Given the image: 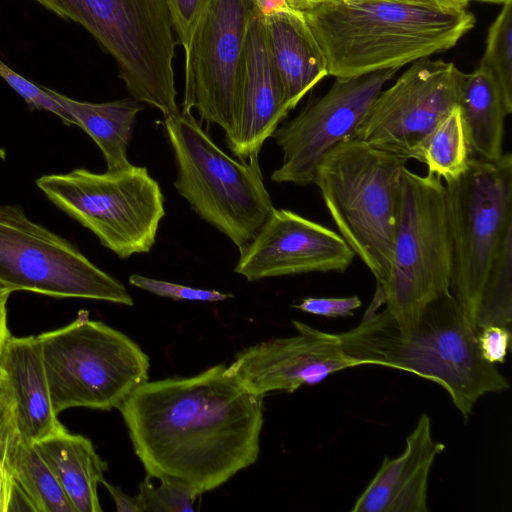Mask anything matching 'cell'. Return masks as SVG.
Here are the masks:
<instances>
[{
	"mask_svg": "<svg viewBox=\"0 0 512 512\" xmlns=\"http://www.w3.org/2000/svg\"><path fill=\"white\" fill-rule=\"evenodd\" d=\"M118 410L147 476L200 496L260 453L263 397L228 374L225 364L191 377L147 380Z\"/></svg>",
	"mask_w": 512,
	"mask_h": 512,
	"instance_id": "1",
	"label": "cell"
},
{
	"mask_svg": "<svg viewBox=\"0 0 512 512\" xmlns=\"http://www.w3.org/2000/svg\"><path fill=\"white\" fill-rule=\"evenodd\" d=\"M382 306L375 292L361 322L337 334L345 353L362 365L397 369L438 384L464 419L482 396L509 389L497 366L481 357L479 331L450 291L428 304L406 330Z\"/></svg>",
	"mask_w": 512,
	"mask_h": 512,
	"instance_id": "2",
	"label": "cell"
},
{
	"mask_svg": "<svg viewBox=\"0 0 512 512\" xmlns=\"http://www.w3.org/2000/svg\"><path fill=\"white\" fill-rule=\"evenodd\" d=\"M302 14L336 78L399 69L444 52L476 22L467 9L389 0H322Z\"/></svg>",
	"mask_w": 512,
	"mask_h": 512,
	"instance_id": "3",
	"label": "cell"
},
{
	"mask_svg": "<svg viewBox=\"0 0 512 512\" xmlns=\"http://www.w3.org/2000/svg\"><path fill=\"white\" fill-rule=\"evenodd\" d=\"M406 162L354 139L316 168L314 183L339 234L381 287L389 277Z\"/></svg>",
	"mask_w": 512,
	"mask_h": 512,
	"instance_id": "4",
	"label": "cell"
},
{
	"mask_svg": "<svg viewBox=\"0 0 512 512\" xmlns=\"http://www.w3.org/2000/svg\"><path fill=\"white\" fill-rule=\"evenodd\" d=\"M177 167L174 187L203 220L243 249L274 206L258 156L236 160L226 154L191 112L164 118Z\"/></svg>",
	"mask_w": 512,
	"mask_h": 512,
	"instance_id": "5",
	"label": "cell"
},
{
	"mask_svg": "<svg viewBox=\"0 0 512 512\" xmlns=\"http://www.w3.org/2000/svg\"><path fill=\"white\" fill-rule=\"evenodd\" d=\"M36 337L57 415L73 407L119 409L148 380V355L122 332L91 320L86 310L67 326Z\"/></svg>",
	"mask_w": 512,
	"mask_h": 512,
	"instance_id": "6",
	"label": "cell"
},
{
	"mask_svg": "<svg viewBox=\"0 0 512 512\" xmlns=\"http://www.w3.org/2000/svg\"><path fill=\"white\" fill-rule=\"evenodd\" d=\"M443 183L452 243L449 290L475 328L489 274L512 234V155L472 157L462 175Z\"/></svg>",
	"mask_w": 512,
	"mask_h": 512,
	"instance_id": "7",
	"label": "cell"
},
{
	"mask_svg": "<svg viewBox=\"0 0 512 512\" xmlns=\"http://www.w3.org/2000/svg\"><path fill=\"white\" fill-rule=\"evenodd\" d=\"M451 270L444 183L405 167L389 277L376 285L400 329L413 326L428 304L450 291Z\"/></svg>",
	"mask_w": 512,
	"mask_h": 512,
	"instance_id": "8",
	"label": "cell"
},
{
	"mask_svg": "<svg viewBox=\"0 0 512 512\" xmlns=\"http://www.w3.org/2000/svg\"><path fill=\"white\" fill-rule=\"evenodd\" d=\"M36 185L122 259L147 253L155 244L165 199L145 167L131 164L104 173L77 168L41 176Z\"/></svg>",
	"mask_w": 512,
	"mask_h": 512,
	"instance_id": "9",
	"label": "cell"
},
{
	"mask_svg": "<svg viewBox=\"0 0 512 512\" xmlns=\"http://www.w3.org/2000/svg\"><path fill=\"white\" fill-rule=\"evenodd\" d=\"M0 279L15 291L134 305L121 282L18 205L0 204Z\"/></svg>",
	"mask_w": 512,
	"mask_h": 512,
	"instance_id": "10",
	"label": "cell"
},
{
	"mask_svg": "<svg viewBox=\"0 0 512 512\" xmlns=\"http://www.w3.org/2000/svg\"><path fill=\"white\" fill-rule=\"evenodd\" d=\"M398 68L336 78L321 97L310 101L272 137L281 148V165L271 175L276 183H314L323 157L340 143L359 139L371 107Z\"/></svg>",
	"mask_w": 512,
	"mask_h": 512,
	"instance_id": "11",
	"label": "cell"
},
{
	"mask_svg": "<svg viewBox=\"0 0 512 512\" xmlns=\"http://www.w3.org/2000/svg\"><path fill=\"white\" fill-rule=\"evenodd\" d=\"M465 73L452 62L422 58L376 97L360 135L372 148L421 162L438 123L456 106Z\"/></svg>",
	"mask_w": 512,
	"mask_h": 512,
	"instance_id": "12",
	"label": "cell"
},
{
	"mask_svg": "<svg viewBox=\"0 0 512 512\" xmlns=\"http://www.w3.org/2000/svg\"><path fill=\"white\" fill-rule=\"evenodd\" d=\"M260 14L255 0H210L185 56L182 112L196 109L201 120L232 128L237 76L246 36Z\"/></svg>",
	"mask_w": 512,
	"mask_h": 512,
	"instance_id": "13",
	"label": "cell"
},
{
	"mask_svg": "<svg viewBox=\"0 0 512 512\" xmlns=\"http://www.w3.org/2000/svg\"><path fill=\"white\" fill-rule=\"evenodd\" d=\"M296 334L273 338L237 353L228 374L255 395L292 393L316 385L328 376L362 364L345 353L337 334L293 320Z\"/></svg>",
	"mask_w": 512,
	"mask_h": 512,
	"instance_id": "14",
	"label": "cell"
},
{
	"mask_svg": "<svg viewBox=\"0 0 512 512\" xmlns=\"http://www.w3.org/2000/svg\"><path fill=\"white\" fill-rule=\"evenodd\" d=\"M239 252L234 272L248 281L310 272L343 273L355 257L339 233L275 207Z\"/></svg>",
	"mask_w": 512,
	"mask_h": 512,
	"instance_id": "15",
	"label": "cell"
},
{
	"mask_svg": "<svg viewBox=\"0 0 512 512\" xmlns=\"http://www.w3.org/2000/svg\"><path fill=\"white\" fill-rule=\"evenodd\" d=\"M290 111L259 14L248 30L239 64L233 124L225 134L229 149L239 160L258 156Z\"/></svg>",
	"mask_w": 512,
	"mask_h": 512,
	"instance_id": "16",
	"label": "cell"
},
{
	"mask_svg": "<svg viewBox=\"0 0 512 512\" xmlns=\"http://www.w3.org/2000/svg\"><path fill=\"white\" fill-rule=\"evenodd\" d=\"M445 445L434 440L431 421L422 414L407 436L403 452L386 456L354 503L353 512H427L428 479Z\"/></svg>",
	"mask_w": 512,
	"mask_h": 512,
	"instance_id": "17",
	"label": "cell"
},
{
	"mask_svg": "<svg viewBox=\"0 0 512 512\" xmlns=\"http://www.w3.org/2000/svg\"><path fill=\"white\" fill-rule=\"evenodd\" d=\"M0 373L13 400L19 436L35 443L63 426L53 409L36 336L8 335L0 346Z\"/></svg>",
	"mask_w": 512,
	"mask_h": 512,
	"instance_id": "18",
	"label": "cell"
},
{
	"mask_svg": "<svg viewBox=\"0 0 512 512\" xmlns=\"http://www.w3.org/2000/svg\"><path fill=\"white\" fill-rule=\"evenodd\" d=\"M263 17L269 47L292 110L329 75L326 58L302 12L284 9Z\"/></svg>",
	"mask_w": 512,
	"mask_h": 512,
	"instance_id": "19",
	"label": "cell"
},
{
	"mask_svg": "<svg viewBox=\"0 0 512 512\" xmlns=\"http://www.w3.org/2000/svg\"><path fill=\"white\" fill-rule=\"evenodd\" d=\"M49 466L76 512H101L97 488L108 469L92 442L64 427L33 443Z\"/></svg>",
	"mask_w": 512,
	"mask_h": 512,
	"instance_id": "20",
	"label": "cell"
},
{
	"mask_svg": "<svg viewBox=\"0 0 512 512\" xmlns=\"http://www.w3.org/2000/svg\"><path fill=\"white\" fill-rule=\"evenodd\" d=\"M471 157L496 161L503 155L508 112L500 88L484 66L465 74L458 101Z\"/></svg>",
	"mask_w": 512,
	"mask_h": 512,
	"instance_id": "21",
	"label": "cell"
},
{
	"mask_svg": "<svg viewBox=\"0 0 512 512\" xmlns=\"http://www.w3.org/2000/svg\"><path fill=\"white\" fill-rule=\"evenodd\" d=\"M100 148L108 171L125 168L131 163L127 147L132 139L137 113L142 109L134 98L105 103L78 101L45 88Z\"/></svg>",
	"mask_w": 512,
	"mask_h": 512,
	"instance_id": "22",
	"label": "cell"
},
{
	"mask_svg": "<svg viewBox=\"0 0 512 512\" xmlns=\"http://www.w3.org/2000/svg\"><path fill=\"white\" fill-rule=\"evenodd\" d=\"M12 470L15 482L32 501L36 512H76L33 443L21 437L15 447Z\"/></svg>",
	"mask_w": 512,
	"mask_h": 512,
	"instance_id": "23",
	"label": "cell"
},
{
	"mask_svg": "<svg viewBox=\"0 0 512 512\" xmlns=\"http://www.w3.org/2000/svg\"><path fill=\"white\" fill-rule=\"evenodd\" d=\"M471 154L459 107H454L434 128L421 154L428 174L444 182L458 178L466 170Z\"/></svg>",
	"mask_w": 512,
	"mask_h": 512,
	"instance_id": "24",
	"label": "cell"
},
{
	"mask_svg": "<svg viewBox=\"0 0 512 512\" xmlns=\"http://www.w3.org/2000/svg\"><path fill=\"white\" fill-rule=\"evenodd\" d=\"M19 437L12 396L0 373V512H36L13 476V456Z\"/></svg>",
	"mask_w": 512,
	"mask_h": 512,
	"instance_id": "25",
	"label": "cell"
},
{
	"mask_svg": "<svg viewBox=\"0 0 512 512\" xmlns=\"http://www.w3.org/2000/svg\"><path fill=\"white\" fill-rule=\"evenodd\" d=\"M512 321V234L509 235L492 267L480 301L475 328Z\"/></svg>",
	"mask_w": 512,
	"mask_h": 512,
	"instance_id": "26",
	"label": "cell"
},
{
	"mask_svg": "<svg viewBox=\"0 0 512 512\" xmlns=\"http://www.w3.org/2000/svg\"><path fill=\"white\" fill-rule=\"evenodd\" d=\"M480 65L495 78L508 112H512V0H506L489 27Z\"/></svg>",
	"mask_w": 512,
	"mask_h": 512,
	"instance_id": "27",
	"label": "cell"
},
{
	"mask_svg": "<svg viewBox=\"0 0 512 512\" xmlns=\"http://www.w3.org/2000/svg\"><path fill=\"white\" fill-rule=\"evenodd\" d=\"M137 495L143 512H191L194 510L195 500L200 496L184 486L166 480H160V485L155 487L149 476L139 484Z\"/></svg>",
	"mask_w": 512,
	"mask_h": 512,
	"instance_id": "28",
	"label": "cell"
},
{
	"mask_svg": "<svg viewBox=\"0 0 512 512\" xmlns=\"http://www.w3.org/2000/svg\"><path fill=\"white\" fill-rule=\"evenodd\" d=\"M129 283L142 290L148 291L160 297L173 300L218 302L233 297L231 293H223L217 290L194 288L159 279L149 278L139 274H132Z\"/></svg>",
	"mask_w": 512,
	"mask_h": 512,
	"instance_id": "29",
	"label": "cell"
},
{
	"mask_svg": "<svg viewBox=\"0 0 512 512\" xmlns=\"http://www.w3.org/2000/svg\"><path fill=\"white\" fill-rule=\"evenodd\" d=\"M0 77L16 91L31 109L49 111L67 125H73L74 121L64 108L47 92L45 87H39L25 79L0 60Z\"/></svg>",
	"mask_w": 512,
	"mask_h": 512,
	"instance_id": "30",
	"label": "cell"
},
{
	"mask_svg": "<svg viewBox=\"0 0 512 512\" xmlns=\"http://www.w3.org/2000/svg\"><path fill=\"white\" fill-rule=\"evenodd\" d=\"M210 0H166L178 43L188 54L193 33Z\"/></svg>",
	"mask_w": 512,
	"mask_h": 512,
	"instance_id": "31",
	"label": "cell"
},
{
	"mask_svg": "<svg viewBox=\"0 0 512 512\" xmlns=\"http://www.w3.org/2000/svg\"><path fill=\"white\" fill-rule=\"evenodd\" d=\"M362 301L358 296L349 297H307L294 308L305 313L327 318L351 317L360 308Z\"/></svg>",
	"mask_w": 512,
	"mask_h": 512,
	"instance_id": "32",
	"label": "cell"
},
{
	"mask_svg": "<svg viewBox=\"0 0 512 512\" xmlns=\"http://www.w3.org/2000/svg\"><path fill=\"white\" fill-rule=\"evenodd\" d=\"M481 357L490 364L505 362L510 342V327L490 325L479 330L477 336Z\"/></svg>",
	"mask_w": 512,
	"mask_h": 512,
	"instance_id": "33",
	"label": "cell"
},
{
	"mask_svg": "<svg viewBox=\"0 0 512 512\" xmlns=\"http://www.w3.org/2000/svg\"><path fill=\"white\" fill-rule=\"evenodd\" d=\"M112 496L118 512H143L138 495L129 496L119 487H116L103 479L101 482Z\"/></svg>",
	"mask_w": 512,
	"mask_h": 512,
	"instance_id": "34",
	"label": "cell"
},
{
	"mask_svg": "<svg viewBox=\"0 0 512 512\" xmlns=\"http://www.w3.org/2000/svg\"><path fill=\"white\" fill-rule=\"evenodd\" d=\"M14 288L0 279V332L9 334L7 328V301Z\"/></svg>",
	"mask_w": 512,
	"mask_h": 512,
	"instance_id": "35",
	"label": "cell"
},
{
	"mask_svg": "<svg viewBox=\"0 0 512 512\" xmlns=\"http://www.w3.org/2000/svg\"><path fill=\"white\" fill-rule=\"evenodd\" d=\"M322 1V0H321ZM424 4L441 9H466L470 0H389Z\"/></svg>",
	"mask_w": 512,
	"mask_h": 512,
	"instance_id": "36",
	"label": "cell"
},
{
	"mask_svg": "<svg viewBox=\"0 0 512 512\" xmlns=\"http://www.w3.org/2000/svg\"><path fill=\"white\" fill-rule=\"evenodd\" d=\"M260 14L265 16L272 12L290 9L286 0H255Z\"/></svg>",
	"mask_w": 512,
	"mask_h": 512,
	"instance_id": "37",
	"label": "cell"
},
{
	"mask_svg": "<svg viewBox=\"0 0 512 512\" xmlns=\"http://www.w3.org/2000/svg\"><path fill=\"white\" fill-rule=\"evenodd\" d=\"M319 1L321 0H286V3L291 10L304 12Z\"/></svg>",
	"mask_w": 512,
	"mask_h": 512,
	"instance_id": "38",
	"label": "cell"
},
{
	"mask_svg": "<svg viewBox=\"0 0 512 512\" xmlns=\"http://www.w3.org/2000/svg\"><path fill=\"white\" fill-rule=\"evenodd\" d=\"M479 2H485V3H493V4H503L506 0H475Z\"/></svg>",
	"mask_w": 512,
	"mask_h": 512,
	"instance_id": "39",
	"label": "cell"
},
{
	"mask_svg": "<svg viewBox=\"0 0 512 512\" xmlns=\"http://www.w3.org/2000/svg\"><path fill=\"white\" fill-rule=\"evenodd\" d=\"M8 335H10V333H9V334H5V333L0 332V346H1L2 342L4 341V339H5Z\"/></svg>",
	"mask_w": 512,
	"mask_h": 512,
	"instance_id": "40",
	"label": "cell"
}]
</instances>
